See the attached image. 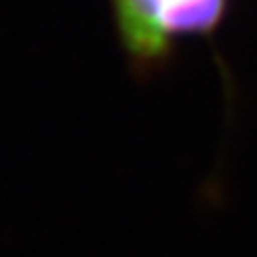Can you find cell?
<instances>
[{
    "label": "cell",
    "mask_w": 257,
    "mask_h": 257,
    "mask_svg": "<svg viewBox=\"0 0 257 257\" xmlns=\"http://www.w3.org/2000/svg\"><path fill=\"white\" fill-rule=\"evenodd\" d=\"M225 0H115L117 27L136 65L152 67L164 59L174 37L207 33Z\"/></svg>",
    "instance_id": "1"
}]
</instances>
